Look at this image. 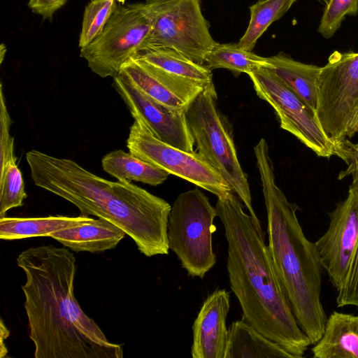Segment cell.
<instances>
[{
	"label": "cell",
	"mask_w": 358,
	"mask_h": 358,
	"mask_svg": "<svg viewBox=\"0 0 358 358\" xmlns=\"http://www.w3.org/2000/svg\"><path fill=\"white\" fill-rule=\"evenodd\" d=\"M35 358H122L121 345L110 342L81 309L74 296L76 259L65 247H32L16 259Z\"/></svg>",
	"instance_id": "6da1fadb"
},
{
	"label": "cell",
	"mask_w": 358,
	"mask_h": 358,
	"mask_svg": "<svg viewBox=\"0 0 358 358\" xmlns=\"http://www.w3.org/2000/svg\"><path fill=\"white\" fill-rule=\"evenodd\" d=\"M215 208L227 242L230 287L242 319L295 358L303 357L311 343L293 313L262 228L244 211L233 191L217 197Z\"/></svg>",
	"instance_id": "7a4b0ae2"
},
{
	"label": "cell",
	"mask_w": 358,
	"mask_h": 358,
	"mask_svg": "<svg viewBox=\"0 0 358 358\" xmlns=\"http://www.w3.org/2000/svg\"><path fill=\"white\" fill-rule=\"evenodd\" d=\"M26 159L36 186L71 203L81 215L115 224L146 257L169 254L171 206L165 200L130 182L103 179L69 159L32 150Z\"/></svg>",
	"instance_id": "3957f363"
},
{
	"label": "cell",
	"mask_w": 358,
	"mask_h": 358,
	"mask_svg": "<svg viewBox=\"0 0 358 358\" xmlns=\"http://www.w3.org/2000/svg\"><path fill=\"white\" fill-rule=\"evenodd\" d=\"M267 213L268 248L277 274L298 324L311 345L321 338L327 320L321 302L323 267L315 243L305 236L295 203L275 183L268 145L261 138L254 148Z\"/></svg>",
	"instance_id": "277c9868"
},
{
	"label": "cell",
	"mask_w": 358,
	"mask_h": 358,
	"mask_svg": "<svg viewBox=\"0 0 358 358\" xmlns=\"http://www.w3.org/2000/svg\"><path fill=\"white\" fill-rule=\"evenodd\" d=\"M214 84L206 87L186 108L187 122L196 151L224 179L262 227L252 205L247 175L239 163L231 127L219 111Z\"/></svg>",
	"instance_id": "5b68a950"
},
{
	"label": "cell",
	"mask_w": 358,
	"mask_h": 358,
	"mask_svg": "<svg viewBox=\"0 0 358 358\" xmlns=\"http://www.w3.org/2000/svg\"><path fill=\"white\" fill-rule=\"evenodd\" d=\"M216 217L215 207L198 188L180 194L171 206L168 222L169 249L192 278L202 279L217 262L212 244Z\"/></svg>",
	"instance_id": "8992f818"
},
{
	"label": "cell",
	"mask_w": 358,
	"mask_h": 358,
	"mask_svg": "<svg viewBox=\"0 0 358 358\" xmlns=\"http://www.w3.org/2000/svg\"><path fill=\"white\" fill-rule=\"evenodd\" d=\"M151 31L144 3L119 6L101 33L80 49V56L93 73L114 78L131 57L148 48Z\"/></svg>",
	"instance_id": "52a82bcc"
},
{
	"label": "cell",
	"mask_w": 358,
	"mask_h": 358,
	"mask_svg": "<svg viewBox=\"0 0 358 358\" xmlns=\"http://www.w3.org/2000/svg\"><path fill=\"white\" fill-rule=\"evenodd\" d=\"M143 3L152 21L148 48L173 49L205 64L206 55L218 43L212 37L210 23L202 14L201 0H146Z\"/></svg>",
	"instance_id": "ba28073f"
},
{
	"label": "cell",
	"mask_w": 358,
	"mask_h": 358,
	"mask_svg": "<svg viewBox=\"0 0 358 358\" xmlns=\"http://www.w3.org/2000/svg\"><path fill=\"white\" fill-rule=\"evenodd\" d=\"M358 106V52L334 51L317 79L316 116L338 157L349 121Z\"/></svg>",
	"instance_id": "9c48e42d"
},
{
	"label": "cell",
	"mask_w": 358,
	"mask_h": 358,
	"mask_svg": "<svg viewBox=\"0 0 358 358\" xmlns=\"http://www.w3.org/2000/svg\"><path fill=\"white\" fill-rule=\"evenodd\" d=\"M134 119L126 142L132 155L217 197L232 191L224 179L196 151L187 152L159 140L141 119Z\"/></svg>",
	"instance_id": "30bf717a"
},
{
	"label": "cell",
	"mask_w": 358,
	"mask_h": 358,
	"mask_svg": "<svg viewBox=\"0 0 358 358\" xmlns=\"http://www.w3.org/2000/svg\"><path fill=\"white\" fill-rule=\"evenodd\" d=\"M257 96L275 110L280 128L289 132L318 157L336 155L315 111L308 107L273 72L261 67L248 75Z\"/></svg>",
	"instance_id": "8fae6325"
},
{
	"label": "cell",
	"mask_w": 358,
	"mask_h": 358,
	"mask_svg": "<svg viewBox=\"0 0 358 358\" xmlns=\"http://www.w3.org/2000/svg\"><path fill=\"white\" fill-rule=\"evenodd\" d=\"M327 231L315 242L322 266L338 290L358 246V186L350 185L346 198L329 213Z\"/></svg>",
	"instance_id": "7c38bea8"
},
{
	"label": "cell",
	"mask_w": 358,
	"mask_h": 358,
	"mask_svg": "<svg viewBox=\"0 0 358 358\" xmlns=\"http://www.w3.org/2000/svg\"><path fill=\"white\" fill-rule=\"evenodd\" d=\"M112 86L124 101L131 116L141 119L155 137L180 150L196 151L187 122V108L173 109L157 102L122 72L113 78Z\"/></svg>",
	"instance_id": "4fadbf2b"
},
{
	"label": "cell",
	"mask_w": 358,
	"mask_h": 358,
	"mask_svg": "<svg viewBox=\"0 0 358 358\" xmlns=\"http://www.w3.org/2000/svg\"><path fill=\"white\" fill-rule=\"evenodd\" d=\"M121 72L152 99L173 109L186 108L206 88L195 82L171 75L134 56L124 64Z\"/></svg>",
	"instance_id": "5bb4252c"
},
{
	"label": "cell",
	"mask_w": 358,
	"mask_h": 358,
	"mask_svg": "<svg viewBox=\"0 0 358 358\" xmlns=\"http://www.w3.org/2000/svg\"><path fill=\"white\" fill-rule=\"evenodd\" d=\"M229 309L230 294L225 289H216L206 297L192 325V357H225Z\"/></svg>",
	"instance_id": "9a60e30c"
},
{
	"label": "cell",
	"mask_w": 358,
	"mask_h": 358,
	"mask_svg": "<svg viewBox=\"0 0 358 358\" xmlns=\"http://www.w3.org/2000/svg\"><path fill=\"white\" fill-rule=\"evenodd\" d=\"M125 234L115 224L99 217L79 226L54 232L50 237L76 252L99 253L115 248Z\"/></svg>",
	"instance_id": "2e32d148"
},
{
	"label": "cell",
	"mask_w": 358,
	"mask_h": 358,
	"mask_svg": "<svg viewBox=\"0 0 358 358\" xmlns=\"http://www.w3.org/2000/svg\"><path fill=\"white\" fill-rule=\"evenodd\" d=\"M311 351L315 358H358V315L334 311Z\"/></svg>",
	"instance_id": "e0dca14e"
},
{
	"label": "cell",
	"mask_w": 358,
	"mask_h": 358,
	"mask_svg": "<svg viewBox=\"0 0 358 358\" xmlns=\"http://www.w3.org/2000/svg\"><path fill=\"white\" fill-rule=\"evenodd\" d=\"M315 111L321 66L296 61L284 53L266 57L265 66Z\"/></svg>",
	"instance_id": "ac0fdd59"
},
{
	"label": "cell",
	"mask_w": 358,
	"mask_h": 358,
	"mask_svg": "<svg viewBox=\"0 0 358 358\" xmlns=\"http://www.w3.org/2000/svg\"><path fill=\"white\" fill-rule=\"evenodd\" d=\"M277 357L295 358L244 320L234 321L230 324L224 358Z\"/></svg>",
	"instance_id": "d6986e66"
},
{
	"label": "cell",
	"mask_w": 358,
	"mask_h": 358,
	"mask_svg": "<svg viewBox=\"0 0 358 358\" xmlns=\"http://www.w3.org/2000/svg\"><path fill=\"white\" fill-rule=\"evenodd\" d=\"M93 219L81 215L77 217H3L0 218V238L10 241L36 236H50L54 232L81 225Z\"/></svg>",
	"instance_id": "ffe728a7"
},
{
	"label": "cell",
	"mask_w": 358,
	"mask_h": 358,
	"mask_svg": "<svg viewBox=\"0 0 358 358\" xmlns=\"http://www.w3.org/2000/svg\"><path fill=\"white\" fill-rule=\"evenodd\" d=\"M134 57L171 75L195 82L205 87L213 84L211 69L173 49L148 48Z\"/></svg>",
	"instance_id": "44dd1931"
},
{
	"label": "cell",
	"mask_w": 358,
	"mask_h": 358,
	"mask_svg": "<svg viewBox=\"0 0 358 358\" xmlns=\"http://www.w3.org/2000/svg\"><path fill=\"white\" fill-rule=\"evenodd\" d=\"M103 169L117 179L136 181L152 186L163 183L169 173L122 150L106 154L101 160Z\"/></svg>",
	"instance_id": "7402d4cb"
},
{
	"label": "cell",
	"mask_w": 358,
	"mask_h": 358,
	"mask_svg": "<svg viewBox=\"0 0 358 358\" xmlns=\"http://www.w3.org/2000/svg\"><path fill=\"white\" fill-rule=\"evenodd\" d=\"M296 0H259L250 7V19L238 47L252 51L268 27L288 11Z\"/></svg>",
	"instance_id": "603a6c76"
},
{
	"label": "cell",
	"mask_w": 358,
	"mask_h": 358,
	"mask_svg": "<svg viewBox=\"0 0 358 358\" xmlns=\"http://www.w3.org/2000/svg\"><path fill=\"white\" fill-rule=\"evenodd\" d=\"M205 65L210 69H226L236 75L250 73L266 65V57L238 47L237 43H217L206 55Z\"/></svg>",
	"instance_id": "cb8c5ba5"
},
{
	"label": "cell",
	"mask_w": 358,
	"mask_h": 358,
	"mask_svg": "<svg viewBox=\"0 0 358 358\" xmlns=\"http://www.w3.org/2000/svg\"><path fill=\"white\" fill-rule=\"evenodd\" d=\"M115 0H91L85 6L79 37V48H83L103 31L112 15L117 9Z\"/></svg>",
	"instance_id": "d4e9b609"
},
{
	"label": "cell",
	"mask_w": 358,
	"mask_h": 358,
	"mask_svg": "<svg viewBox=\"0 0 358 358\" xmlns=\"http://www.w3.org/2000/svg\"><path fill=\"white\" fill-rule=\"evenodd\" d=\"M27 197L23 177L17 164L9 163L0 171V218L6 217L8 210L22 206Z\"/></svg>",
	"instance_id": "484cf974"
},
{
	"label": "cell",
	"mask_w": 358,
	"mask_h": 358,
	"mask_svg": "<svg viewBox=\"0 0 358 358\" xmlns=\"http://www.w3.org/2000/svg\"><path fill=\"white\" fill-rule=\"evenodd\" d=\"M358 13V0H329L318 27L319 33L329 38L340 28L347 15Z\"/></svg>",
	"instance_id": "4316f807"
},
{
	"label": "cell",
	"mask_w": 358,
	"mask_h": 358,
	"mask_svg": "<svg viewBox=\"0 0 358 358\" xmlns=\"http://www.w3.org/2000/svg\"><path fill=\"white\" fill-rule=\"evenodd\" d=\"M12 120L8 111L3 85H0V171L9 163L17 162L14 153V138L10 134Z\"/></svg>",
	"instance_id": "83f0119b"
},
{
	"label": "cell",
	"mask_w": 358,
	"mask_h": 358,
	"mask_svg": "<svg viewBox=\"0 0 358 358\" xmlns=\"http://www.w3.org/2000/svg\"><path fill=\"white\" fill-rule=\"evenodd\" d=\"M337 291L336 303L338 307L345 306L358 307V246L346 278Z\"/></svg>",
	"instance_id": "f1b7e54d"
},
{
	"label": "cell",
	"mask_w": 358,
	"mask_h": 358,
	"mask_svg": "<svg viewBox=\"0 0 358 358\" xmlns=\"http://www.w3.org/2000/svg\"><path fill=\"white\" fill-rule=\"evenodd\" d=\"M338 157L341 158L348 165L346 169L339 173L338 180H342L351 175L352 177L351 185L358 186V142L352 143L346 139Z\"/></svg>",
	"instance_id": "f546056e"
},
{
	"label": "cell",
	"mask_w": 358,
	"mask_h": 358,
	"mask_svg": "<svg viewBox=\"0 0 358 358\" xmlns=\"http://www.w3.org/2000/svg\"><path fill=\"white\" fill-rule=\"evenodd\" d=\"M67 0H29L28 6L43 20H51L53 14L61 8Z\"/></svg>",
	"instance_id": "4dcf8cb0"
},
{
	"label": "cell",
	"mask_w": 358,
	"mask_h": 358,
	"mask_svg": "<svg viewBox=\"0 0 358 358\" xmlns=\"http://www.w3.org/2000/svg\"><path fill=\"white\" fill-rule=\"evenodd\" d=\"M358 134V106L355 110L345 131V137L352 138Z\"/></svg>",
	"instance_id": "1f68e13d"
},
{
	"label": "cell",
	"mask_w": 358,
	"mask_h": 358,
	"mask_svg": "<svg viewBox=\"0 0 358 358\" xmlns=\"http://www.w3.org/2000/svg\"><path fill=\"white\" fill-rule=\"evenodd\" d=\"M6 52V46L3 43H1L0 45V62H1V64L3 61Z\"/></svg>",
	"instance_id": "d6a6232c"
},
{
	"label": "cell",
	"mask_w": 358,
	"mask_h": 358,
	"mask_svg": "<svg viewBox=\"0 0 358 358\" xmlns=\"http://www.w3.org/2000/svg\"><path fill=\"white\" fill-rule=\"evenodd\" d=\"M115 1L120 3L123 4V5L124 4V2H125V0H115Z\"/></svg>",
	"instance_id": "836d02e7"
}]
</instances>
